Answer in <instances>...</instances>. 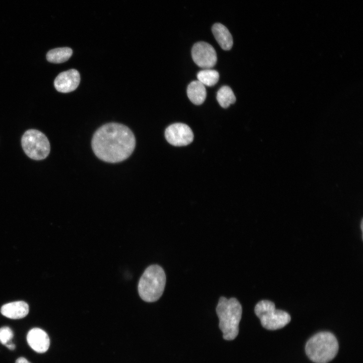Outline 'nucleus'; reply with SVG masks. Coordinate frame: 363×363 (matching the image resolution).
<instances>
[{"mask_svg":"<svg viewBox=\"0 0 363 363\" xmlns=\"http://www.w3.org/2000/svg\"><path fill=\"white\" fill-rule=\"evenodd\" d=\"M91 146L99 159L114 163L126 160L132 154L136 139L128 127L110 123L103 125L95 132Z\"/></svg>","mask_w":363,"mask_h":363,"instance_id":"f257e3e1","label":"nucleus"},{"mask_svg":"<svg viewBox=\"0 0 363 363\" xmlns=\"http://www.w3.org/2000/svg\"><path fill=\"white\" fill-rule=\"evenodd\" d=\"M219 320V327L226 340L234 339L238 334V325L242 315V307L234 297H220L216 309Z\"/></svg>","mask_w":363,"mask_h":363,"instance_id":"f03ea898","label":"nucleus"},{"mask_svg":"<svg viewBox=\"0 0 363 363\" xmlns=\"http://www.w3.org/2000/svg\"><path fill=\"white\" fill-rule=\"evenodd\" d=\"M338 343L331 332L323 331L313 335L307 341L305 350L308 357L316 363H327L338 351Z\"/></svg>","mask_w":363,"mask_h":363,"instance_id":"7ed1b4c3","label":"nucleus"},{"mask_svg":"<svg viewBox=\"0 0 363 363\" xmlns=\"http://www.w3.org/2000/svg\"><path fill=\"white\" fill-rule=\"evenodd\" d=\"M165 283L166 276L162 267L158 265L148 267L139 282L140 296L146 302L157 301L163 294Z\"/></svg>","mask_w":363,"mask_h":363,"instance_id":"20e7f679","label":"nucleus"},{"mask_svg":"<svg viewBox=\"0 0 363 363\" xmlns=\"http://www.w3.org/2000/svg\"><path fill=\"white\" fill-rule=\"evenodd\" d=\"M255 313L259 318L262 326L267 330H275L282 328L291 320L288 313L275 308L274 302L262 300L255 307Z\"/></svg>","mask_w":363,"mask_h":363,"instance_id":"39448f33","label":"nucleus"},{"mask_svg":"<svg viewBox=\"0 0 363 363\" xmlns=\"http://www.w3.org/2000/svg\"><path fill=\"white\" fill-rule=\"evenodd\" d=\"M23 149L30 158L40 160L45 159L50 152V144L46 136L38 130L26 131L21 139Z\"/></svg>","mask_w":363,"mask_h":363,"instance_id":"423d86ee","label":"nucleus"},{"mask_svg":"<svg viewBox=\"0 0 363 363\" xmlns=\"http://www.w3.org/2000/svg\"><path fill=\"white\" fill-rule=\"evenodd\" d=\"M192 56L195 63L204 69H210L216 64L217 57L214 47L207 42L200 41L194 44Z\"/></svg>","mask_w":363,"mask_h":363,"instance_id":"0eeeda50","label":"nucleus"},{"mask_svg":"<svg viewBox=\"0 0 363 363\" xmlns=\"http://www.w3.org/2000/svg\"><path fill=\"white\" fill-rule=\"evenodd\" d=\"M165 137L170 144L175 146H186L193 141L194 134L187 125L175 123L166 129Z\"/></svg>","mask_w":363,"mask_h":363,"instance_id":"6e6552de","label":"nucleus"},{"mask_svg":"<svg viewBox=\"0 0 363 363\" xmlns=\"http://www.w3.org/2000/svg\"><path fill=\"white\" fill-rule=\"evenodd\" d=\"M80 81L79 72L75 69L59 73L54 81V86L57 91L62 93H68L75 90Z\"/></svg>","mask_w":363,"mask_h":363,"instance_id":"1a4fd4ad","label":"nucleus"},{"mask_svg":"<svg viewBox=\"0 0 363 363\" xmlns=\"http://www.w3.org/2000/svg\"><path fill=\"white\" fill-rule=\"evenodd\" d=\"M29 345L38 353L46 352L49 347L50 340L47 334L39 328L31 329L27 335Z\"/></svg>","mask_w":363,"mask_h":363,"instance_id":"9d476101","label":"nucleus"},{"mask_svg":"<svg viewBox=\"0 0 363 363\" xmlns=\"http://www.w3.org/2000/svg\"><path fill=\"white\" fill-rule=\"evenodd\" d=\"M2 314L10 319L24 318L29 313L28 305L24 301H16L3 305L1 309Z\"/></svg>","mask_w":363,"mask_h":363,"instance_id":"9b49d317","label":"nucleus"},{"mask_svg":"<svg viewBox=\"0 0 363 363\" xmlns=\"http://www.w3.org/2000/svg\"><path fill=\"white\" fill-rule=\"evenodd\" d=\"M212 32L222 49L230 50L233 45V39L228 29L223 24L217 23L212 27Z\"/></svg>","mask_w":363,"mask_h":363,"instance_id":"f8f14e48","label":"nucleus"},{"mask_svg":"<svg viewBox=\"0 0 363 363\" xmlns=\"http://www.w3.org/2000/svg\"><path fill=\"white\" fill-rule=\"evenodd\" d=\"M187 92L189 99L196 105L202 104L206 97L205 85L198 80L191 82L188 86Z\"/></svg>","mask_w":363,"mask_h":363,"instance_id":"ddd939ff","label":"nucleus"},{"mask_svg":"<svg viewBox=\"0 0 363 363\" xmlns=\"http://www.w3.org/2000/svg\"><path fill=\"white\" fill-rule=\"evenodd\" d=\"M73 51L67 47L54 48L49 50L46 54V59L50 63H62L68 60L71 56Z\"/></svg>","mask_w":363,"mask_h":363,"instance_id":"4468645a","label":"nucleus"},{"mask_svg":"<svg viewBox=\"0 0 363 363\" xmlns=\"http://www.w3.org/2000/svg\"><path fill=\"white\" fill-rule=\"evenodd\" d=\"M216 98L220 105L223 108L228 107L235 103V96L232 89L228 86L221 87L217 93Z\"/></svg>","mask_w":363,"mask_h":363,"instance_id":"2eb2a0df","label":"nucleus"},{"mask_svg":"<svg viewBox=\"0 0 363 363\" xmlns=\"http://www.w3.org/2000/svg\"><path fill=\"white\" fill-rule=\"evenodd\" d=\"M219 78L218 72L210 69L202 70L197 74L198 81L204 85L210 87L215 85L218 82Z\"/></svg>","mask_w":363,"mask_h":363,"instance_id":"dca6fc26","label":"nucleus"},{"mask_svg":"<svg viewBox=\"0 0 363 363\" xmlns=\"http://www.w3.org/2000/svg\"><path fill=\"white\" fill-rule=\"evenodd\" d=\"M14 334L12 329L7 326L2 327L0 328V342L3 345L11 341Z\"/></svg>","mask_w":363,"mask_h":363,"instance_id":"f3484780","label":"nucleus"},{"mask_svg":"<svg viewBox=\"0 0 363 363\" xmlns=\"http://www.w3.org/2000/svg\"><path fill=\"white\" fill-rule=\"evenodd\" d=\"M15 363H31V362H30L25 358L21 357L18 358L16 360Z\"/></svg>","mask_w":363,"mask_h":363,"instance_id":"a211bd4d","label":"nucleus"},{"mask_svg":"<svg viewBox=\"0 0 363 363\" xmlns=\"http://www.w3.org/2000/svg\"><path fill=\"white\" fill-rule=\"evenodd\" d=\"M5 345L8 349L12 350L15 349L16 347L15 345L12 341L7 343Z\"/></svg>","mask_w":363,"mask_h":363,"instance_id":"6ab92c4d","label":"nucleus"}]
</instances>
